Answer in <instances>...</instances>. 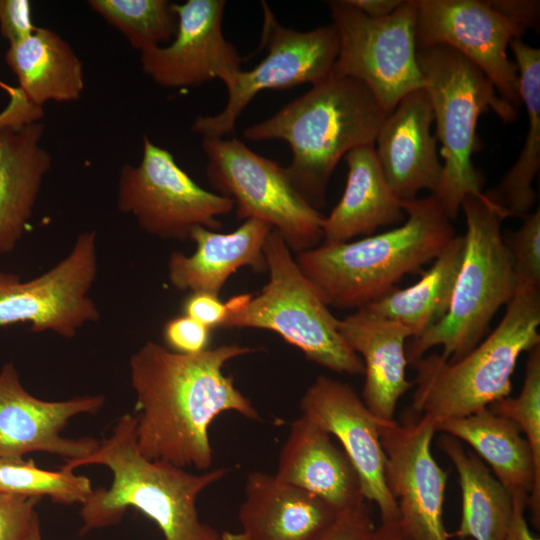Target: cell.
<instances>
[{
  "label": "cell",
  "instance_id": "9c48e42d",
  "mask_svg": "<svg viewBox=\"0 0 540 540\" xmlns=\"http://www.w3.org/2000/svg\"><path fill=\"white\" fill-rule=\"evenodd\" d=\"M202 149L209 183L234 201L238 219L268 223L296 255L321 244L325 216L294 189L284 167L235 138H202Z\"/></svg>",
  "mask_w": 540,
  "mask_h": 540
},
{
  "label": "cell",
  "instance_id": "603a6c76",
  "mask_svg": "<svg viewBox=\"0 0 540 540\" xmlns=\"http://www.w3.org/2000/svg\"><path fill=\"white\" fill-rule=\"evenodd\" d=\"M273 230L268 223L247 219L230 233L197 226L190 234L196 250L190 256L171 253L168 279L178 290L206 292L219 296L228 278L242 267L256 273L267 271L264 244Z\"/></svg>",
  "mask_w": 540,
  "mask_h": 540
},
{
  "label": "cell",
  "instance_id": "d590c367",
  "mask_svg": "<svg viewBox=\"0 0 540 540\" xmlns=\"http://www.w3.org/2000/svg\"><path fill=\"white\" fill-rule=\"evenodd\" d=\"M163 339L173 352L197 354L209 348L211 329L183 314L166 321Z\"/></svg>",
  "mask_w": 540,
  "mask_h": 540
},
{
  "label": "cell",
  "instance_id": "6da1fadb",
  "mask_svg": "<svg viewBox=\"0 0 540 540\" xmlns=\"http://www.w3.org/2000/svg\"><path fill=\"white\" fill-rule=\"evenodd\" d=\"M257 349L237 344L180 354L147 341L129 359L136 394V441L148 459L207 471L213 462L209 427L223 412L261 421L224 366Z\"/></svg>",
  "mask_w": 540,
  "mask_h": 540
},
{
  "label": "cell",
  "instance_id": "3957f363",
  "mask_svg": "<svg viewBox=\"0 0 540 540\" xmlns=\"http://www.w3.org/2000/svg\"><path fill=\"white\" fill-rule=\"evenodd\" d=\"M386 116L364 83L331 75L243 135L252 141L288 143L292 160L284 168L286 177L319 211L341 158L356 147L374 144Z\"/></svg>",
  "mask_w": 540,
  "mask_h": 540
},
{
  "label": "cell",
  "instance_id": "7bdbcfd3",
  "mask_svg": "<svg viewBox=\"0 0 540 540\" xmlns=\"http://www.w3.org/2000/svg\"><path fill=\"white\" fill-rule=\"evenodd\" d=\"M23 540H43L38 514L33 519L30 529Z\"/></svg>",
  "mask_w": 540,
  "mask_h": 540
},
{
  "label": "cell",
  "instance_id": "ffe728a7",
  "mask_svg": "<svg viewBox=\"0 0 540 540\" xmlns=\"http://www.w3.org/2000/svg\"><path fill=\"white\" fill-rule=\"evenodd\" d=\"M337 328L347 345L361 358L365 382L362 400L370 412L384 422L394 421L399 399L413 387L406 378L405 342L408 328L383 318L366 307L357 309Z\"/></svg>",
  "mask_w": 540,
  "mask_h": 540
},
{
  "label": "cell",
  "instance_id": "d4e9b609",
  "mask_svg": "<svg viewBox=\"0 0 540 540\" xmlns=\"http://www.w3.org/2000/svg\"><path fill=\"white\" fill-rule=\"evenodd\" d=\"M43 133L40 121L0 130V255L11 252L21 239L52 166L41 144Z\"/></svg>",
  "mask_w": 540,
  "mask_h": 540
},
{
  "label": "cell",
  "instance_id": "4316f807",
  "mask_svg": "<svg viewBox=\"0 0 540 540\" xmlns=\"http://www.w3.org/2000/svg\"><path fill=\"white\" fill-rule=\"evenodd\" d=\"M5 60L18 80L19 93L35 107L77 101L82 95L83 64L72 46L51 29L37 27L11 44Z\"/></svg>",
  "mask_w": 540,
  "mask_h": 540
},
{
  "label": "cell",
  "instance_id": "f546056e",
  "mask_svg": "<svg viewBox=\"0 0 540 540\" xmlns=\"http://www.w3.org/2000/svg\"><path fill=\"white\" fill-rule=\"evenodd\" d=\"M464 248V237L455 236L418 282L403 289L396 287L364 307L401 323L409 329L411 338L420 336L447 314Z\"/></svg>",
  "mask_w": 540,
  "mask_h": 540
},
{
  "label": "cell",
  "instance_id": "d6986e66",
  "mask_svg": "<svg viewBox=\"0 0 540 540\" xmlns=\"http://www.w3.org/2000/svg\"><path fill=\"white\" fill-rule=\"evenodd\" d=\"M434 115L425 89L408 93L388 114L374 149L394 196L402 203L422 190L434 194L442 175L437 140L431 133Z\"/></svg>",
  "mask_w": 540,
  "mask_h": 540
},
{
  "label": "cell",
  "instance_id": "ba28073f",
  "mask_svg": "<svg viewBox=\"0 0 540 540\" xmlns=\"http://www.w3.org/2000/svg\"><path fill=\"white\" fill-rule=\"evenodd\" d=\"M263 251L267 284L255 296L239 294L226 301L228 312L222 328L269 330L324 368L364 374L361 358L338 331V319L301 272L279 232H270Z\"/></svg>",
  "mask_w": 540,
  "mask_h": 540
},
{
  "label": "cell",
  "instance_id": "ee69618b",
  "mask_svg": "<svg viewBox=\"0 0 540 540\" xmlns=\"http://www.w3.org/2000/svg\"><path fill=\"white\" fill-rule=\"evenodd\" d=\"M220 540H247V538L241 532L234 533L226 531L220 534Z\"/></svg>",
  "mask_w": 540,
  "mask_h": 540
},
{
  "label": "cell",
  "instance_id": "2e32d148",
  "mask_svg": "<svg viewBox=\"0 0 540 540\" xmlns=\"http://www.w3.org/2000/svg\"><path fill=\"white\" fill-rule=\"evenodd\" d=\"M225 6L224 0L173 3L176 33L169 44L140 52L143 71L165 88L197 87L216 78L229 84L243 59L224 37Z\"/></svg>",
  "mask_w": 540,
  "mask_h": 540
},
{
  "label": "cell",
  "instance_id": "f35d334b",
  "mask_svg": "<svg viewBox=\"0 0 540 540\" xmlns=\"http://www.w3.org/2000/svg\"><path fill=\"white\" fill-rule=\"evenodd\" d=\"M227 312L226 303L211 293L192 292L183 303L184 315L211 330L223 326Z\"/></svg>",
  "mask_w": 540,
  "mask_h": 540
},
{
  "label": "cell",
  "instance_id": "d6a6232c",
  "mask_svg": "<svg viewBox=\"0 0 540 540\" xmlns=\"http://www.w3.org/2000/svg\"><path fill=\"white\" fill-rule=\"evenodd\" d=\"M488 409L519 427L531 448L536 474L540 478V345L528 352L520 394L495 401Z\"/></svg>",
  "mask_w": 540,
  "mask_h": 540
},
{
  "label": "cell",
  "instance_id": "bcb514c9",
  "mask_svg": "<svg viewBox=\"0 0 540 540\" xmlns=\"http://www.w3.org/2000/svg\"><path fill=\"white\" fill-rule=\"evenodd\" d=\"M407 540H410L409 538L406 537ZM464 540H469V539H464Z\"/></svg>",
  "mask_w": 540,
  "mask_h": 540
},
{
  "label": "cell",
  "instance_id": "30bf717a",
  "mask_svg": "<svg viewBox=\"0 0 540 540\" xmlns=\"http://www.w3.org/2000/svg\"><path fill=\"white\" fill-rule=\"evenodd\" d=\"M338 34L332 75L364 83L388 115L408 93L424 89L417 63L415 0L389 16L370 18L347 0L329 1Z\"/></svg>",
  "mask_w": 540,
  "mask_h": 540
},
{
  "label": "cell",
  "instance_id": "74e56055",
  "mask_svg": "<svg viewBox=\"0 0 540 540\" xmlns=\"http://www.w3.org/2000/svg\"><path fill=\"white\" fill-rule=\"evenodd\" d=\"M28 0H0V33L9 44L17 43L35 30Z\"/></svg>",
  "mask_w": 540,
  "mask_h": 540
},
{
  "label": "cell",
  "instance_id": "7c38bea8",
  "mask_svg": "<svg viewBox=\"0 0 540 540\" xmlns=\"http://www.w3.org/2000/svg\"><path fill=\"white\" fill-rule=\"evenodd\" d=\"M263 9L261 44L267 53L251 70H239L226 85L224 109L215 115L198 116L192 131L202 138H223L232 133L236 121L261 91L285 89L304 83L318 84L333 73L338 54V34L333 24L310 31L282 26L266 2Z\"/></svg>",
  "mask_w": 540,
  "mask_h": 540
},
{
  "label": "cell",
  "instance_id": "e0dca14e",
  "mask_svg": "<svg viewBox=\"0 0 540 540\" xmlns=\"http://www.w3.org/2000/svg\"><path fill=\"white\" fill-rule=\"evenodd\" d=\"M299 409L340 442L358 474L364 499L377 505L381 522L398 521V506L385 479L380 434L384 421L370 412L351 386L325 375L306 389Z\"/></svg>",
  "mask_w": 540,
  "mask_h": 540
},
{
  "label": "cell",
  "instance_id": "cb8c5ba5",
  "mask_svg": "<svg viewBox=\"0 0 540 540\" xmlns=\"http://www.w3.org/2000/svg\"><path fill=\"white\" fill-rule=\"evenodd\" d=\"M437 431L470 445L512 496L527 499L533 523L539 528L540 478L531 448L513 421L487 407L462 418L445 420L436 427Z\"/></svg>",
  "mask_w": 540,
  "mask_h": 540
},
{
  "label": "cell",
  "instance_id": "8d00e7d4",
  "mask_svg": "<svg viewBox=\"0 0 540 540\" xmlns=\"http://www.w3.org/2000/svg\"><path fill=\"white\" fill-rule=\"evenodd\" d=\"M374 528L371 512L365 501L342 511L317 540H368Z\"/></svg>",
  "mask_w": 540,
  "mask_h": 540
},
{
  "label": "cell",
  "instance_id": "277c9868",
  "mask_svg": "<svg viewBox=\"0 0 540 540\" xmlns=\"http://www.w3.org/2000/svg\"><path fill=\"white\" fill-rule=\"evenodd\" d=\"M399 227L357 241L319 246L296 263L328 307L359 309L396 288L406 274L434 260L456 236L452 220L433 194L402 202Z\"/></svg>",
  "mask_w": 540,
  "mask_h": 540
},
{
  "label": "cell",
  "instance_id": "8992f818",
  "mask_svg": "<svg viewBox=\"0 0 540 540\" xmlns=\"http://www.w3.org/2000/svg\"><path fill=\"white\" fill-rule=\"evenodd\" d=\"M461 209L465 248L449 310L432 328L411 338L405 349L408 363L436 346H442L441 356L448 362L459 360L482 341L496 312L516 294L513 261L501 233L508 213L484 192L467 196Z\"/></svg>",
  "mask_w": 540,
  "mask_h": 540
},
{
  "label": "cell",
  "instance_id": "5b68a950",
  "mask_svg": "<svg viewBox=\"0 0 540 540\" xmlns=\"http://www.w3.org/2000/svg\"><path fill=\"white\" fill-rule=\"evenodd\" d=\"M498 326L465 356L432 353L412 362L411 409L436 427L509 396L520 355L540 345V290L516 292Z\"/></svg>",
  "mask_w": 540,
  "mask_h": 540
},
{
  "label": "cell",
  "instance_id": "ab89813d",
  "mask_svg": "<svg viewBox=\"0 0 540 540\" xmlns=\"http://www.w3.org/2000/svg\"><path fill=\"white\" fill-rule=\"evenodd\" d=\"M513 513L504 540H540L528 527L525 511L528 500L520 496H512Z\"/></svg>",
  "mask_w": 540,
  "mask_h": 540
},
{
  "label": "cell",
  "instance_id": "f1b7e54d",
  "mask_svg": "<svg viewBox=\"0 0 540 540\" xmlns=\"http://www.w3.org/2000/svg\"><path fill=\"white\" fill-rule=\"evenodd\" d=\"M515 57L519 96L526 107L528 129L520 154L499 185L484 192L509 217L529 214L536 202L532 183L540 167V50L515 38L509 45Z\"/></svg>",
  "mask_w": 540,
  "mask_h": 540
},
{
  "label": "cell",
  "instance_id": "484cf974",
  "mask_svg": "<svg viewBox=\"0 0 540 540\" xmlns=\"http://www.w3.org/2000/svg\"><path fill=\"white\" fill-rule=\"evenodd\" d=\"M344 193L322 222L324 244L348 242L358 236H370L382 226L405 219L401 202L388 186L374 144L349 151Z\"/></svg>",
  "mask_w": 540,
  "mask_h": 540
},
{
  "label": "cell",
  "instance_id": "8fae6325",
  "mask_svg": "<svg viewBox=\"0 0 540 540\" xmlns=\"http://www.w3.org/2000/svg\"><path fill=\"white\" fill-rule=\"evenodd\" d=\"M117 207L146 233L185 241L197 226L219 229L218 217L233 211L234 201L199 186L168 150L144 136L141 161L121 169Z\"/></svg>",
  "mask_w": 540,
  "mask_h": 540
},
{
  "label": "cell",
  "instance_id": "83f0119b",
  "mask_svg": "<svg viewBox=\"0 0 540 540\" xmlns=\"http://www.w3.org/2000/svg\"><path fill=\"white\" fill-rule=\"evenodd\" d=\"M437 444L459 478L462 509L454 536L459 540H504L513 513L510 492L480 457L466 451L458 439L444 433Z\"/></svg>",
  "mask_w": 540,
  "mask_h": 540
},
{
  "label": "cell",
  "instance_id": "60d3db41",
  "mask_svg": "<svg viewBox=\"0 0 540 540\" xmlns=\"http://www.w3.org/2000/svg\"><path fill=\"white\" fill-rule=\"evenodd\" d=\"M347 2L370 18H384L403 3L402 0H347Z\"/></svg>",
  "mask_w": 540,
  "mask_h": 540
},
{
  "label": "cell",
  "instance_id": "e575fe53",
  "mask_svg": "<svg viewBox=\"0 0 540 540\" xmlns=\"http://www.w3.org/2000/svg\"><path fill=\"white\" fill-rule=\"evenodd\" d=\"M41 497L0 492V540H23Z\"/></svg>",
  "mask_w": 540,
  "mask_h": 540
},
{
  "label": "cell",
  "instance_id": "f6af8a7d",
  "mask_svg": "<svg viewBox=\"0 0 540 540\" xmlns=\"http://www.w3.org/2000/svg\"><path fill=\"white\" fill-rule=\"evenodd\" d=\"M0 87L5 89L7 92L11 89L10 86L6 85L5 83H3L0 79Z\"/></svg>",
  "mask_w": 540,
  "mask_h": 540
},
{
  "label": "cell",
  "instance_id": "1f68e13d",
  "mask_svg": "<svg viewBox=\"0 0 540 540\" xmlns=\"http://www.w3.org/2000/svg\"><path fill=\"white\" fill-rule=\"evenodd\" d=\"M93 488L88 477L60 468H38L32 460L0 457V492L29 497L48 496L54 503L83 504Z\"/></svg>",
  "mask_w": 540,
  "mask_h": 540
},
{
  "label": "cell",
  "instance_id": "836d02e7",
  "mask_svg": "<svg viewBox=\"0 0 540 540\" xmlns=\"http://www.w3.org/2000/svg\"><path fill=\"white\" fill-rule=\"evenodd\" d=\"M504 242L511 254L516 292L540 290V210L523 217L522 225Z\"/></svg>",
  "mask_w": 540,
  "mask_h": 540
},
{
  "label": "cell",
  "instance_id": "4fadbf2b",
  "mask_svg": "<svg viewBox=\"0 0 540 540\" xmlns=\"http://www.w3.org/2000/svg\"><path fill=\"white\" fill-rule=\"evenodd\" d=\"M417 48L445 45L477 66L499 97L521 106L517 67L507 54L527 28L504 12L496 0H415Z\"/></svg>",
  "mask_w": 540,
  "mask_h": 540
},
{
  "label": "cell",
  "instance_id": "52a82bcc",
  "mask_svg": "<svg viewBox=\"0 0 540 540\" xmlns=\"http://www.w3.org/2000/svg\"><path fill=\"white\" fill-rule=\"evenodd\" d=\"M417 63L432 105L435 137L443 158L442 175L433 195L454 220L467 196L483 193L484 176L472 162L480 147L476 134L480 115L492 110L504 123H510L517 119L518 112L499 97L477 66L448 46L417 48Z\"/></svg>",
  "mask_w": 540,
  "mask_h": 540
},
{
  "label": "cell",
  "instance_id": "4dcf8cb0",
  "mask_svg": "<svg viewBox=\"0 0 540 540\" xmlns=\"http://www.w3.org/2000/svg\"><path fill=\"white\" fill-rule=\"evenodd\" d=\"M89 7L142 52L169 44L177 29L173 3L167 0H89Z\"/></svg>",
  "mask_w": 540,
  "mask_h": 540
},
{
  "label": "cell",
  "instance_id": "7a4b0ae2",
  "mask_svg": "<svg viewBox=\"0 0 540 540\" xmlns=\"http://www.w3.org/2000/svg\"><path fill=\"white\" fill-rule=\"evenodd\" d=\"M136 422V416L122 415L95 451L67 460L61 467L73 471L97 464L106 466L113 475L109 488L93 489L81 504L80 536L119 524L126 511L134 508L156 523L164 540H220V533L201 521L196 503L198 496L223 479L229 469L194 474L148 459L137 446Z\"/></svg>",
  "mask_w": 540,
  "mask_h": 540
},
{
  "label": "cell",
  "instance_id": "7402d4cb",
  "mask_svg": "<svg viewBox=\"0 0 540 540\" xmlns=\"http://www.w3.org/2000/svg\"><path fill=\"white\" fill-rule=\"evenodd\" d=\"M274 475L338 511L366 501L358 474L345 452L334 444L329 433L302 414L291 423Z\"/></svg>",
  "mask_w": 540,
  "mask_h": 540
},
{
  "label": "cell",
  "instance_id": "9a60e30c",
  "mask_svg": "<svg viewBox=\"0 0 540 540\" xmlns=\"http://www.w3.org/2000/svg\"><path fill=\"white\" fill-rule=\"evenodd\" d=\"M435 432V426L422 417L380 426L386 484L398 506V522L410 540L450 537L443 521L449 473L432 455Z\"/></svg>",
  "mask_w": 540,
  "mask_h": 540
},
{
  "label": "cell",
  "instance_id": "ac0fdd59",
  "mask_svg": "<svg viewBox=\"0 0 540 540\" xmlns=\"http://www.w3.org/2000/svg\"><path fill=\"white\" fill-rule=\"evenodd\" d=\"M104 402L101 395L41 400L23 387L13 363L4 364L0 370V457L21 459L27 453L46 452L67 461L89 455L99 440L66 438L61 431L79 414L98 413Z\"/></svg>",
  "mask_w": 540,
  "mask_h": 540
},
{
  "label": "cell",
  "instance_id": "5bb4252c",
  "mask_svg": "<svg viewBox=\"0 0 540 540\" xmlns=\"http://www.w3.org/2000/svg\"><path fill=\"white\" fill-rule=\"evenodd\" d=\"M96 241L94 230L81 233L64 259L28 281L0 272V327L28 322L33 332L71 338L97 321L99 310L88 295L98 271Z\"/></svg>",
  "mask_w": 540,
  "mask_h": 540
},
{
  "label": "cell",
  "instance_id": "b9f144b4",
  "mask_svg": "<svg viewBox=\"0 0 540 540\" xmlns=\"http://www.w3.org/2000/svg\"><path fill=\"white\" fill-rule=\"evenodd\" d=\"M368 540H407L398 521L381 522L375 527Z\"/></svg>",
  "mask_w": 540,
  "mask_h": 540
},
{
  "label": "cell",
  "instance_id": "44dd1931",
  "mask_svg": "<svg viewBox=\"0 0 540 540\" xmlns=\"http://www.w3.org/2000/svg\"><path fill=\"white\" fill-rule=\"evenodd\" d=\"M341 512L274 474L252 471L238 520L247 540H317Z\"/></svg>",
  "mask_w": 540,
  "mask_h": 540
}]
</instances>
